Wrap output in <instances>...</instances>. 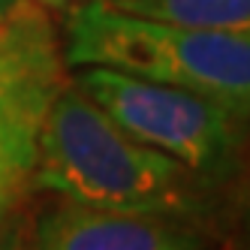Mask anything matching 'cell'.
Wrapping results in <instances>:
<instances>
[{"label": "cell", "instance_id": "cell-7", "mask_svg": "<svg viewBox=\"0 0 250 250\" xmlns=\"http://www.w3.org/2000/svg\"><path fill=\"white\" fill-rule=\"evenodd\" d=\"M0 250H37L33 217L24 205H19L3 223H0Z\"/></svg>", "mask_w": 250, "mask_h": 250}, {"label": "cell", "instance_id": "cell-10", "mask_svg": "<svg viewBox=\"0 0 250 250\" xmlns=\"http://www.w3.org/2000/svg\"><path fill=\"white\" fill-rule=\"evenodd\" d=\"M244 250H250V223H247V241H244Z\"/></svg>", "mask_w": 250, "mask_h": 250}, {"label": "cell", "instance_id": "cell-1", "mask_svg": "<svg viewBox=\"0 0 250 250\" xmlns=\"http://www.w3.org/2000/svg\"><path fill=\"white\" fill-rule=\"evenodd\" d=\"M211 181L139 142L63 79L37 136L30 190L112 214L199 223L211 211Z\"/></svg>", "mask_w": 250, "mask_h": 250}, {"label": "cell", "instance_id": "cell-3", "mask_svg": "<svg viewBox=\"0 0 250 250\" xmlns=\"http://www.w3.org/2000/svg\"><path fill=\"white\" fill-rule=\"evenodd\" d=\"M84 91L121 130L220 184L247 166V118L193 91L103 63L73 66Z\"/></svg>", "mask_w": 250, "mask_h": 250}, {"label": "cell", "instance_id": "cell-8", "mask_svg": "<svg viewBox=\"0 0 250 250\" xmlns=\"http://www.w3.org/2000/svg\"><path fill=\"white\" fill-rule=\"evenodd\" d=\"M27 3H30V0H0V30H3Z\"/></svg>", "mask_w": 250, "mask_h": 250}, {"label": "cell", "instance_id": "cell-2", "mask_svg": "<svg viewBox=\"0 0 250 250\" xmlns=\"http://www.w3.org/2000/svg\"><path fill=\"white\" fill-rule=\"evenodd\" d=\"M63 63H103L193 91L250 118V37L142 19L100 3L66 9Z\"/></svg>", "mask_w": 250, "mask_h": 250}, {"label": "cell", "instance_id": "cell-5", "mask_svg": "<svg viewBox=\"0 0 250 250\" xmlns=\"http://www.w3.org/2000/svg\"><path fill=\"white\" fill-rule=\"evenodd\" d=\"M37 250H202L190 223L112 214L58 199L33 217Z\"/></svg>", "mask_w": 250, "mask_h": 250}, {"label": "cell", "instance_id": "cell-4", "mask_svg": "<svg viewBox=\"0 0 250 250\" xmlns=\"http://www.w3.org/2000/svg\"><path fill=\"white\" fill-rule=\"evenodd\" d=\"M66 79L61 37L37 0L0 30V223L30 190L37 136Z\"/></svg>", "mask_w": 250, "mask_h": 250}, {"label": "cell", "instance_id": "cell-11", "mask_svg": "<svg viewBox=\"0 0 250 250\" xmlns=\"http://www.w3.org/2000/svg\"><path fill=\"white\" fill-rule=\"evenodd\" d=\"M247 124H250V118H247Z\"/></svg>", "mask_w": 250, "mask_h": 250}, {"label": "cell", "instance_id": "cell-9", "mask_svg": "<svg viewBox=\"0 0 250 250\" xmlns=\"http://www.w3.org/2000/svg\"><path fill=\"white\" fill-rule=\"evenodd\" d=\"M37 3L48 12H66V9H73L79 3H84V0H37Z\"/></svg>", "mask_w": 250, "mask_h": 250}, {"label": "cell", "instance_id": "cell-6", "mask_svg": "<svg viewBox=\"0 0 250 250\" xmlns=\"http://www.w3.org/2000/svg\"><path fill=\"white\" fill-rule=\"evenodd\" d=\"M142 19L250 37V0H100Z\"/></svg>", "mask_w": 250, "mask_h": 250}]
</instances>
